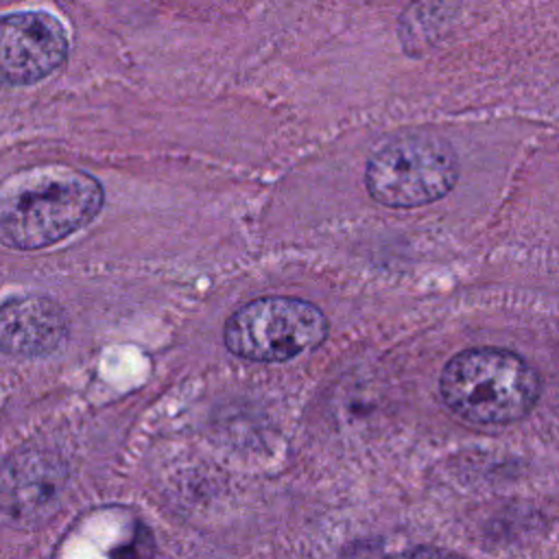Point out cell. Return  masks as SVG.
Masks as SVG:
<instances>
[{
  "label": "cell",
  "instance_id": "obj_1",
  "mask_svg": "<svg viewBox=\"0 0 559 559\" xmlns=\"http://www.w3.org/2000/svg\"><path fill=\"white\" fill-rule=\"evenodd\" d=\"M103 188L85 170L46 164L0 188V242L33 251L85 227L103 207Z\"/></svg>",
  "mask_w": 559,
  "mask_h": 559
},
{
  "label": "cell",
  "instance_id": "obj_2",
  "mask_svg": "<svg viewBox=\"0 0 559 559\" xmlns=\"http://www.w3.org/2000/svg\"><path fill=\"white\" fill-rule=\"evenodd\" d=\"M537 371L518 354L474 347L456 354L441 371L439 391L459 417L500 426L522 419L539 397Z\"/></svg>",
  "mask_w": 559,
  "mask_h": 559
},
{
  "label": "cell",
  "instance_id": "obj_3",
  "mask_svg": "<svg viewBox=\"0 0 559 559\" xmlns=\"http://www.w3.org/2000/svg\"><path fill=\"white\" fill-rule=\"evenodd\" d=\"M459 177L454 148L426 133L391 140L365 168L367 192L386 207H419L445 197Z\"/></svg>",
  "mask_w": 559,
  "mask_h": 559
},
{
  "label": "cell",
  "instance_id": "obj_4",
  "mask_svg": "<svg viewBox=\"0 0 559 559\" xmlns=\"http://www.w3.org/2000/svg\"><path fill=\"white\" fill-rule=\"evenodd\" d=\"M328 336L325 314L295 297H260L238 308L225 323V347L255 362H284L319 347Z\"/></svg>",
  "mask_w": 559,
  "mask_h": 559
},
{
  "label": "cell",
  "instance_id": "obj_5",
  "mask_svg": "<svg viewBox=\"0 0 559 559\" xmlns=\"http://www.w3.org/2000/svg\"><path fill=\"white\" fill-rule=\"evenodd\" d=\"M68 57L63 24L44 11L0 15V85H31Z\"/></svg>",
  "mask_w": 559,
  "mask_h": 559
},
{
  "label": "cell",
  "instance_id": "obj_6",
  "mask_svg": "<svg viewBox=\"0 0 559 559\" xmlns=\"http://www.w3.org/2000/svg\"><path fill=\"white\" fill-rule=\"evenodd\" d=\"M70 325L63 308L46 295H20L0 304V352L15 358H39L57 352Z\"/></svg>",
  "mask_w": 559,
  "mask_h": 559
},
{
  "label": "cell",
  "instance_id": "obj_7",
  "mask_svg": "<svg viewBox=\"0 0 559 559\" xmlns=\"http://www.w3.org/2000/svg\"><path fill=\"white\" fill-rule=\"evenodd\" d=\"M57 487V472L48 459L22 454L7 461L0 469V504L9 515L26 518L31 509L46 504Z\"/></svg>",
  "mask_w": 559,
  "mask_h": 559
}]
</instances>
